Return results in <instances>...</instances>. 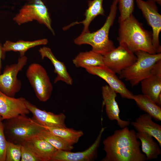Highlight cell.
Masks as SVG:
<instances>
[{
	"label": "cell",
	"instance_id": "cb8c5ba5",
	"mask_svg": "<svg viewBox=\"0 0 161 161\" xmlns=\"http://www.w3.org/2000/svg\"><path fill=\"white\" fill-rule=\"evenodd\" d=\"M75 66L84 68L104 65L103 56L92 50L79 53L72 60Z\"/></svg>",
	"mask_w": 161,
	"mask_h": 161
},
{
	"label": "cell",
	"instance_id": "83f0119b",
	"mask_svg": "<svg viewBox=\"0 0 161 161\" xmlns=\"http://www.w3.org/2000/svg\"><path fill=\"white\" fill-rule=\"evenodd\" d=\"M21 145L7 141L5 161H21Z\"/></svg>",
	"mask_w": 161,
	"mask_h": 161
},
{
	"label": "cell",
	"instance_id": "3957f363",
	"mask_svg": "<svg viewBox=\"0 0 161 161\" xmlns=\"http://www.w3.org/2000/svg\"><path fill=\"white\" fill-rule=\"evenodd\" d=\"M118 0H113L110 12L103 26L97 31L81 33L74 40L76 45L87 44L91 45L92 50L104 55L115 48L114 43L109 38V33L116 17Z\"/></svg>",
	"mask_w": 161,
	"mask_h": 161
},
{
	"label": "cell",
	"instance_id": "52a82bcc",
	"mask_svg": "<svg viewBox=\"0 0 161 161\" xmlns=\"http://www.w3.org/2000/svg\"><path fill=\"white\" fill-rule=\"evenodd\" d=\"M27 60L25 55L20 56L17 63L5 66L3 73L0 74V91L7 96L14 97L22 86L17 75L26 64Z\"/></svg>",
	"mask_w": 161,
	"mask_h": 161
},
{
	"label": "cell",
	"instance_id": "f546056e",
	"mask_svg": "<svg viewBox=\"0 0 161 161\" xmlns=\"http://www.w3.org/2000/svg\"><path fill=\"white\" fill-rule=\"evenodd\" d=\"M21 161H41L32 150L25 143L21 145Z\"/></svg>",
	"mask_w": 161,
	"mask_h": 161
},
{
	"label": "cell",
	"instance_id": "e0dca14e",
	"mask_svg": "<svg viewBox=\"0 0 161 161\" xmlns=\"http://www.w3.org/2000/svg\"><path fill=\"white\" fill-rule=\"evenodd\" d=\"M131 125L138 132L146 133L154 137L161 146V126L153 122L147 113L140 115Z\"/></svg>",
	"mask_w": 161,
	"mask_h": 161
},
{
	"label": "cell",
	"instance_id": "d6a6232c",
	"mask_svg": "<svg viewBox=\"0 0 161 161\" xmlns=\"http://www.w3.org/2000/svg\"><path fill=\"white\" fill-rule=\"evenodd\" d=\"M156 3H157L160 6L161 5V0H152Z\"/></svg>",
	"mask_w": 161,
	"mask_h": 161
},
{
	"label": "cell",
	"instance_id": "30bf717a",
	"mask_svg": "<svg viewBox=\"0 0 161 161\" xmlns=\"http://www.w3.org/2000/svg\"><path fill=\"white\" fill-rule=\"evenodd\" d=\"M103 58L104 65L119 74L137 59L134 53L122 44L103 55Z\"/></svg>",
	"mask_w": 161,
	"mask_h": 161
},
{
	"label": "cell",
	"instance_id": "7a4b0ae2",
	"mask_svg": "<svg viewBox=\"0 0 161 161\" xmlns=\"http://www.w3.org/2000/svg\"><path fill=\"white\" fill-rule=\"evenodd\" d=\"M119 24L117 38L119 44L124 45L134 53L142 51L157 53L152 44V32L145 30L133 14Z\"/></svg>",
	"mask_w": 161,
	"mask_h": 161
},
{
	"label": "cell",
	"instance_id": "7c38bea8",
	"mask_svg": "<svg viewBox=\"0 0 161 161\" xmlns=\"http://www.w3.org/2000/svg\"><path fill=\"white\" fill-rule=\"evenodd\" d=\"M106 128H101L95 141L87 149L75 152L58 150L50 161H90L94 160L97 157V149Z\"/></svg>",
	"mask_w": 161,
	"mask_h": 161
},
{
	"label": "cell",
	"instance_id": "2e32d148",
	"mask_svg": "<svg viewBox=\"0 0 161 161\" xmlns=\"http://www.w3.org/2000/svg\"><path fill=\"white\" fill-rule=\"evenodd\" d=\"M39 52L42 59L45 58H48L54 67V72L57 75L54 80V83L62 81L68 85H71L72 84V79L68 72L65 64L56 58L50 48L46 47L40 48Z\"/></svg>",
	"mask_w": 161,
	"mask_h": 161
},
{
	"label": "cell",
	"instance_id": "4dcf8cb0",
	"mask_svg": "<svg viewBox=\"0 0 161 161\" xmlns=\"http://www.w3.org/2000/svg\"><path fill=\"white\" fill-rule=\"evenodd\" d=\"M151 74L152 75H155L161 77V60L154 65L151 70Z\"/></svg>",
	"mask_w": 161,
	"mask_h": 161
},
{
	"label": "cell",
	"instance_id": "9a60e30c",
	"mask_svg": "<svg viewBox=\"0 0 161 161\" xmlns=\"http://www.w3.org/2000/svg\"><path fill=\"white\" fill-rule=\"evenodd\" d=\"M116 94L109 85L103 86L102 88L103 102L105 106L106 112L108 118L111 120H116L118 125L121 128H123L128 126L130 121L122 120L120 117V109L116 100Z\"/></svg>",
	"mask_w": 161,
	"mask_h": 161
},
{
	"label": "cell",
	"instance_id": "1f68e13d",
	"mask_svg": "<svg viewBox=\"0 0 161 161\" xmlns=\"http://www.w3.org/2000/svg\"><path fill=\"white\" fill-rule=\"evenodd\" d=\"M5 52L3 50V45L0 43V74L1 73L2 69V61L5 58Z\"/></svg>",
	"mask_w": 161,
	"mask_h": 161
},
{
	"label": "cell",
	"instance_id": "44dd1931",
	"mask_svg": "<svg viewBox=\"0 0 161 161\" xmlns=\"http://www.w3.org/2000/svg\"><path fill=\"white\" fill-rule=\"evenodd\" d=\"M136 137L141 142V149L145 153L146 160L156 159L161 154L159 144L154 141L152 137L144 132L136 133Z\"/></svg>",
	"mask_w": 161,
	"mask_h": 161
},
{
	"label": "cell",
	"instance_id": "603a6c76",
	"mask_svg": "<svg viewBox=\"0 0 161 161\" xmlns=\"http://www.w3.org/2000/svg\"><path fill=\"white\" fill-rule=\"evenodd\" d=\"M48 43L47 39H42L32 41L20 40L14 42L6 41L3 45V50L5 52L13 51L18 52L20 56L25 55V53L30 48L35 46L45 45Z\"/></svg>",
	"mask_w": 161,
	"mask_h": 161
},
{
	"label": "cell",
	"instance_id": "f1b7e54d",
	"mask_svg": "<svg viewBox=\"0 0 161 161\" xmlns=\"http://www.w3.org/2000/svg\"><path fill=\"white\" fill-rule=\"evenodd\" d=\"M3 120L0 115V161H5L7 143L4 132Z\"/></svg>",
	"mask_w": 161,
	"mask_h": 161
},
{
	"label": "cell",
	"instance_id": "9c48e42d",
	"mask_svg": "<svg viewBox=\"0 0 161 161\" xmlns=\"http://www.w3.org/2000/svg\"><path fill=\"white\" fill-rule=\"evenodd\" d=\"M135 1L148 24L152 28V42L157 49V53H161L159 35L161 31V15L158 12L156 3L152 0H135Z\"/></svg>",
	"mask_w": 161,
	"mask_h": 161
},
{
	"label": "cell",
	"instance_id": "836d02e7",
	"mask_svg": "<svg viewBox=\"0 0 161 161\" xmlns=\"http://www.w3.org/2000/svg\"><path fill=\"white\" fill-rule=\"evenodd\" d=\"M35 0L36 1V0Z\"/></svg>",
	"mask_w": 161,
	"mask_h": 161
},
{
	"label": "cell",
	"instance_id": "ba28073f",
	"mask_svg": "<svg viewBox=\"0 0 161 161\" xmlns=\"http://www.w3.org/2000/svg\"><path fill=\"white\" fill-rule=\"evenodd\" d=\"M13 19L19 25L36 20L45 25L53 35L55 34L51 26V20L48 9L41 0H36L33 4L23 6Z\"/></svg>",
	"mask_w": 161,
	"mask_h": 161
},
{
	"label": "cell",
	"instance_id": "4fadbf2b",
	"mask_svg": "<svg viewBox=\"0 0 161 161\" xmlns=\"http://www.w3.org/2000/svg\"><path fill=\"white\" fill-rule=\"evenodd\" d=\"M26 100L24 97H10L0 91V115L4 120L28 114L30 112L26 106Z\"/></svg>",
	"mask_w": 161,
	"mask_h": 161
},
{
	"label": "cell",
	"instance_id": "7402d4cb",
	"mask_svg": "<svg viewBox=\"0 0 161 161\" xmlns=\"http://www.w3.org/2000/svg\"><path fill=\"white\" fill-rule=\"evenodd\" d=\"M132 100L140 109L151 116L157 121L161 120V109L148 96L139 94L134 95Z\"/></svg>",
	"mask_w": 161,
	"mask_h": 161
},
{
	"label": "cell",
	"instance_id": "484cf974",
	"mask_svg": "<svg viewBox=\"0 0 161 161\" xmlns=\"http://www.w3.org/2000/svg\"><path fill=\"white\" fill-rule=\"evenodd\" d=\"M44 128L38 136L47 142L58 150L71 151L73 149V145L53 134Z\"/></svg>",
	"mask_w": 161,
	"mask_h": 161
},
{
	"label": "cell",
	"instance_id": "8fae6325",
	"mask_svg": "<svg viewBox=\"0 0 161 161\" xmlns=\"http://www.w3.org/2000/svg\"><path fill=\"white\" fill-rule=\"evenodd\" d=\"M89 74L97 75L104 80L109 86L121 97L132 99L134 95L126 87L116 73L106 66L104 65L88 66L85 68Z\"/></svg>",
	"mask_w": 161,
	"mask_h": 161
},
{
	"label": "cell",
	"instance_id": "ffe728a7",
	"mask_svg": "<svg viewBox=\"0 0 161 161\" xmlns=\"http://www.w3.org/2000/svg\"><path fill=\"white\" fill-rule=\"evenodd\" d=\"M103 0H93L88 1V7L86 10L84 15L85 18L83 21L72 23L65 27L64 30L67 29L75 24H82L84 27L82 33L88 32L89 27L93 20L97 16L105 15V11L103 6Z\"/></svg>",
	"mask_w": 161,
	"mask_h": 161
},
{
	"label": "cell",
	"instance_id": "8992f818",
	"mask_svg": "<svg viewBox=\"0 0 161 161\" xmlns=\"http://www.w3.org/2000/svg\"><path fill=\"white\" fill-rule=\"evenodd\" d=\"M26 76L38 100L42 102L47 101L53 87L45 68L39 64H31L27 70Z\"/></svg>",
	"mask_w": 161,
	"mask_h": 161
},
{
	"label": "cell",
	"instance_id": "ac0fdd59",
	"mask_svg": "<svg viewBox=\"0 0 161 161\" xmlns=\"http://www.w3.org/2000/svg\"><path fill=\"white\" fill-rule=\"evenodd\" d=\"M24 143L39 158L41 161H50L52 156L58 150L38 136L29 139Z\"/></svg>",
	"mask_w": 161,
	"mask_h": 161
},
{
	"label": "cell",
	"instance_id": "d4e9b609",
	"mask_svg": "<svg viewBox=\"0 0 161 161\" xmlns=\"http://www.w3.org/2000/svg\"><path fill=\"white\" fill-rule=\"evenodd\" d=\"M53 134L60 137L71 145L77 143L83 135V131L72 128L43 126Z\"/></svg>",
	"mask_w": 161,
	"mask_h": 161
},
{
	"label": "cell",
	"instance_id": "4316f807",
	"mask_svg": "<svg viewBox=\"0 0 161 161\" xmlns=\"http://www.w3.org/2000/svg\"><path fill=\"white\" fill-rule=\"evenodd\" d=\"M118 4L120 13L118 22L120 23L132 14L134 8V0H118Z\"/></svg>",
	"mask_w": 161,
	"mask_h": 161
},
{
	"label": "cell",
	"instance_id": "6da1fadb",
	"mask_svg": "<svg viewBox=\"0 0 161 161\" xmlns=\"http://www.w3.org/2000/svg\"><path fill=\"white\" fill-rule=\"evenodd\" d=\"M106 153L103 161H145V155L141 152V142L136 132L127 126L116 130L103 141Z\"/></svg>",
	"mask_w": 161,
	"mask_h": 161
},
{
	"label": "cell",
	"instance_id": "277c9868",
	"mask_svg": "<svg viewBox=\"0 0 161 161\" xmlns=\"http://www.w3.org/2000/svg\"><path fill=\"white\" fill-rule=\"evenodd\" d=\"M3 123L7 140L20 145L29 139L38 136L44 128L26 115L4 120Z\"/></svg>",
	"mask_w": 161,
	"mask_h": 161
},
{
	"label": "cell",
	"instance_id": "d6986e66",
	"mask_svg": "<svg viewBox=\"0 0 161 161\" xmlns=\"http://www.w3.org/2000/svg\"><path fill=\"white\" fill-rule=\"evenodd\" d=\"M143 95L148 96L159 106L161 105V77L153 75L140 82Z\"/></svg>",
	"mask_w": 161,
	"mask_h": 161
},
{
	"label": "cell",
	"instance_id": "5b68a950",
	"mask_svg": "<svg viewBox=\"0 0 161 161\" xmlns=\"http://www.w3.org/2000/svg\"><path fill=\"white\" fill-rule=\"evenodd\" d=\"M136 61L123 70L119 74L120 79L129 81L131 86H137L142 80L152 75L151 70L155 64L161 60V53L151 54L138 51L135 52Z\"/></svg>",
	"mask_w": 161,
	"mask_h": 161
},
{
	"label": "cell",
	"instance_id": "5bb4252c",
	"mask_svg": "<svg viewBox=\"0 0 161 161\" xmlns=\"http://www.w3.org/2000/svg\"><path fill=\"white\" fill-rule=\"evenodd\" d=\"M26 106L33 115V119L39 124L44 127H66V116L63 113L56 114L38 108L36 106L27 100Z\"/></svg>",
	"mask_w": 161,
	"mask_h": 161
}]
</instances>
